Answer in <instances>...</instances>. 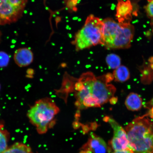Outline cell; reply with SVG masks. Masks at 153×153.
I'll list each match as a JSON object with an SVG mask.
<instances>
[{
  "label": "cell",
  "instance_id": "obj_2",
  "mask_svg": "<svg viewBox=\"0 0 153 153\" xmlns=\"http://www.w3.org/2000/svg\"><path fill=\"white\" fill-rule=\"evenodd\" d=\"M148 115L139 116L126 126L129 146L134 153H153V122Z\"/></svg>",
  "mask_w": 153,
  "mask_h": 153
},
{
  "label": "cell",
  "instance_id": "obj_5",
  "mask_svg": "<svg viewBox=\"0 0 153 153\" xmlns=\"http://www.w3.org/2000/svg\"><path fill=\"white\" fill-rule=\"evenodd\" d=\"M104 26L102 20L93 15H89L73 42L76 50L81 51L99 45H104Z\"/></svg>",
  "mask_w": 153,
  "mask_h": 153
},
{
  "label": "cell",
  "instance_id": "obj_21",
  "mask_svg": "<svg viewBox=\"0 0 153 153\" xmlns=\"http://www.w3.org/2000/svg\"><path fill=\"white\" fill-rule=\"evenodd\" d=\"M1 35H2V34L1 33V31H0V42H1Z\"/></svg>",
  "mask_w": 153,
  "mask_h": 153
},
{
  "label": "cell",
  "instance_id": "obj_12",
  "mask_svg": "<svg viewBox=\"0 0 153 153\" xmlns=\"http://www.w3.org/2000/svg\"><path fill=\"white\" fill-rule=\"evenodd\" d=\"M113 75L115 81L121 83L127 81L130 77L128 69L123 65L120 66L115 70Z\"/></svg>",
  "mask_w": 153,
  "mask_h": 153
},
{
  "label": "cell",
  "instance_id": "obj_8",
  "mask_svg": "<svg viewBox=\"0 0 153 153\" xmlns=\"http://www.w3.org/2000/svg\"><path fill=\"white\" fill-rule=\"evenodd\" d=\"M133 6L131 1L118 0L116 7V19L120 23H130L131 20Z\"/></svg>",
  "mask_w": 153,
  "mask_h": 153
},
{
  "label": "cell",
  "instance_id": "obj_20",
  "mask_svg": "<svg viewBox=\"0 0 153 153\" xmlns=\"http://www.w3.org/2000/svg\"><path fill=\"white\" fill-rule=\"evenodd\" d=\"M147 114L148 116H150L151 118L153 119V108L150 109V111H149L148 113Z\"/></svg>",
  "mask_w": 153,
  "mask_h": 153
},
{
  "label": "cell",
  "instance_id": "obj_13",
  "mask_svg": "<svg viewBox=\"0 0 153 153\" xmlns=\"http://www.w3.org/2000/svg\"><path fill=\"white\" fill-rule=\"evenodd\" d=\"M2 153H33L30 147L21 143H16Z\"/></svg>",
  "mask_w": 153,
  "mask_h": 153
},
{
  "label": "cell",
  "instance_id": "obj_4",
  "mask_svg": "<svg viewBox=\"0 0 153 153\" xmlns=\"http://www.w3.org/2000/svg\"><path fill=\"white\" fill-rule=\"evenodd\" d=\"M60 109L52 99L45 98L38 100L28 111L27 116L40 134L47 132L54 125L55 116Z\"/></svg>",
  "mask_w": 153,
  "mask_h": 153
},
{
  "label": "cell",
  "instance_id": "obj_11",
  "mask_svg": "<svg viewBox=\"0 0 153 153\" xmlns=\"http://www.w3.org/2000/svg\"><path fill=\"white\" fill-rule=\"evenodd\" d=\"M125 104L128 109L130 111H139L143 106L142 99L137 94L131 93L126 98Z\"/></svg>",
  "mask_w": 153,
  "mask_h": 153
},
{
  "label": "cell",
  "instance_id": "obj_3",
  "mask_svg": "<svg viewBox=\"0 0 153 153\" xmlns=\"http://www.w3.org/2000/svg\"><path fill=\"white\" fill-rule=\"evenodd\" d=\"M104 23V45L108 49H127L131 46L134 28L131 23H120L108 18Z\"/></svg>",
  "mask_w": 153,
  "mask_h": 153
},
{
  "label": "cell",
  "instance_id": "obj_9",
  "mask_svg": "<svg viewBox=\"0 0 153 153\" xmlns=\"http://www.w3.org/2000/svg\"><path fill=\"white\" fill-rule=\"evenodd\" d=\"M91 153H106L108 150L106 143L101 137L91 133L87 142L82 147Z\"/></svg>",
  "mask_w": 153,
  "mask_h": 153
},
{
  "label": "cell",
  "instance_id": "obj_16",
  "mask_svg": "<svg viewBox=\"0 0 153 153\" xmlns=\"http://www.w3.org/2000/svg\"><path fill=\"white\" fill-rule=\"evenodd\" d=\"M9 60V55L4 51H0V67L3 68L8 65Z\"/></svg>",
  "mask_w": 153,
  "mask_h": 153
},
{
  "label": "cell",
  "instance_id": "obj_14",
  "mask_svg": "<svg viewBox=\"0 0 153 153\" xmlns=\"http://www.w3.org/2000/svg\"><path fill=\"white\" fill-rule=\"evenodd\" d=\"M9 134L3 128V126L0 125V153H2L7 149Z\"/></svg>",
  "mask_w": 153,
  "mask_h": 153
},
{
  "label": "cell",
  "instance_id": "obj_18",
  "mask_svg": "<svg viewBox=\"0 0 153 153\" xmlns=\"http://www.w3.org/2000/svg\"><path fill=\"white\" fill-rule=\"evenodd\" d=\"M113 153H134L130 148L120 151H114Z\"/></svg>",
  "mask_w": 153,
  "mask_h": 153
},
{
  "label": "cell",
  "instance_id": "obj_6",
  "mask_svg": "<svg viewBox=\"0 0 153 153\" xmlns=\"http://www.w3.org/2000/svg\"><path fill=\"white\" fill-rule=\"evenodd\" d=\"M27 0H0V25L16 22L22 16Z\"/></svg>",
  "mask_w": 153,
  "mask_h": 153
},
{
  "label": "cell",
  "instance_id": "obj_15",
  "mask_svg": "<svg viewBox=\"0 0 153 153\" xmlns=\"http://www.w3.org/2000/svg\"><path fill=\"white\" fill-rule=\"evenodd\" d=\"M106 61L109 68L112 69H116L121 64L120 57L114 53L108 55L106 57Z\"/></svg>",
  "mask_w": 153,
  "mask_h": 153
},
{
  "label": "cell",
  "instance_id": "obj_1",
  "mask_svg": "<svg viewBox=\"0 0 153 153\" xmlns=\"http://www.w3.org/2000/svg\"><path fill=\"white\" fill-rule=\"evenodd\" d=\"M113 79L110 73L96 76L88 72L78 79L68 76L64 79L62 91L65 94L74 93L75 105L78 109L99 108L114 97L116 88L109 83Z\"/></svg>",
  "mask_w": 153,
  "mask_h": 153
},
{
  "label": "cell",
  "instance_id": "obj_10",
  "mask_svg": "<svg viewBox=\"0 0 153 153\" xmlns=\"http://www.w3.org/2000/svg\"><path fill=\"white\" fill-rule=\"evenodd\" d=\"M14 58L15 62L20 67L28 66L33 60V54L27 48H21L15 51Z\"/></svg>",
  "mask_w": 153,
  "mask_h": 153
},
{
  "label": "cell",
  "instance_id": "obj_19",
  "mask_svg": "<svg viewBox=\"0 0 153 153\" xmlns=\"http://www.w3.org/2000/svg\"><path fill=\"white\" fill-rule=\"evenodd\" d=\"M146 106H147V108H148L149 109L153 108V97L150 102L147 103Z\"/></svg>",
  "mask_w": 153,
  "mask_h": 153
},
{
  "label": "cell",
  "instance_id": "obj_17",
  "mask_svg": "<svg viewBox=\"0 0 153 153\" xmlns=\"http://www.w3.org/2000/svg\"><path fill=\"white\" fill-rule=\"evenodd\" d=\"M148 4L145 7V10L148 16L153 20V0H148Z\"/></svg>",
  "mask_w": 153,
  "mask_h": 153
},
{
  "label": "cell",
  "instance_id": "obj_7",
  "mask_svg": "<svg viewBox=\"0 0 153 153\" xmlns=\"http://www.w3.org/2000/svg\"><path fill=\"white\" fill-rule=\"evenodd\" d=\"M105 121L108 122L114 131V136L110 142L111 147L114 151H120L129 149L127 133L125 129L115 120L106 117Z\"/></svg>",
  "mask_w": 153,
  "mask_h": 153
},
{
  "label": "cell",
  "instance_id": "obj_22",
  "mask_svg": "<svg viewBox=\"0 0 153 153\" xmlns=\"http://www.w3.org/2000/svg\"><path fill=\"white\" fill-rule=\"evenodd\" d=\"M0 89H1V85H0Z\"/></svg>",
  "mask_w": 153,
  "mask_h": 153
}]
</instances>
